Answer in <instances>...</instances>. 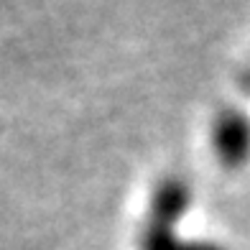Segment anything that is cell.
I'll return each mask as SVG.
<instances>
[{"label":"cell","mask_w":250,"mask_h":250,"mask_svg":"<svg viewBox=\"0 0 250 250\" xmlns=\"http://www.w3.org/2000/svg\"><path fill=\"white\" fill-rule=\"evenodd\" d=\"M189 204H191L189 184L179 176H166L153 189L148 217H146L138 237L141 250H225L217 243H202V240L181 243L174 235V227L181 214L189 209Z\"/></svg>","instance_id":"obj_1"},{"label":"cell","mask_w":250,"mask_h":250,"mask_svg":"<svg viewBox=\"0 0 250 250\" xmlns=\"http://www.w3.org/2000/svg\"><path fill=\"white\" fill-rule=\"evenodd\" d=\"M212 148L220 166L243 168L250 161V115L237 107L222 110L212 125Z\"/></svg>","instance_id":"obj_2"}]
</instances>
